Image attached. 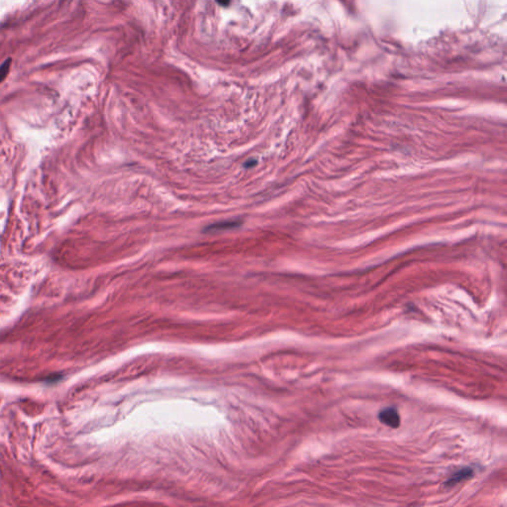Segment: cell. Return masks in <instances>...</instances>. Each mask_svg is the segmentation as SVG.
Wrapping results in <instances>:
<instances>
[{"label":"cell","instance_id":"3957f363","mask_svg":"<svg viewBox=\"0 0 507 507\" xmlns=\"http://www.w3.org/2000/svg\"><path fill=\"white\" fill-rule=\"evenodd\" d=\"M242 223H243V222H242V221H240V220H227V221H221V222H217V223H214V224L208 225L204 231H205V232H217V231L229 230V229H233V228L240 227Z\"/></svg>","mask_w":507,"mask_h":507},{"label":"cell","instance_id":"277c9868","mask_svg":"<svg viewBox=\"0 0 507 507\" xmlns=\"http://www.w3.org/2000/svg\"><path fill=\"white\" fill-rule=\"evenodd\" d=\"M10 65H11V60H7L4 64L1 65V67H0V82L3 81V79L7 76L9 68H10Z\"/></svg>","mask_w":507,"mask_h":507},{"label":"cell","instance_id":"7a4b0ae2","mask_svg":"<svg viewBox=\"0 0 507 507\" xmlns=\"http://www.w3.org/2000/svg\"><path fill=\"white\" fill-rule=\"evenodd\" d=\"M473 471L472 469H470V468H464V469H462V470L458 471L457 473H453V474H452V476H451V477H450V478L445 482V485H446V486H449V487L454 486V485H456V484L460 483L461 481L466 480V479H468V478L472 477V476H473Z\"/></svg>","mask_w":507,"mask_h":507},{"label":"cell","instance_id":"6da1fadb","mask_svg":"<svg viewBox=\"0 0 507 507\" xmlns=\"http://www.w3.org/2000/svg\"><path fill=\"white\" fill-rule=\"evenodd\" d=\"M378 419L384 425L390 428H398L400 425V416L395 407H386L379 411Z\"/></svg>","mask_w":507,"mask_h":507}]
</instances>
